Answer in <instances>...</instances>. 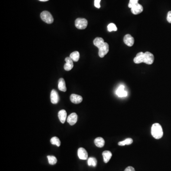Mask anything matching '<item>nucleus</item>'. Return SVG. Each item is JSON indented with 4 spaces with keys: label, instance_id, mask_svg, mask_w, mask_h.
Returning <instances> with one entry per match:
<instances>
[{
    "label": "nucleus",
    "instance_id": "obj_5",
    "mask_svg": "<svg viewBox=\"0 0 171 171\" xmlns=\"http://www.w3.org/2000/svg\"><path fill=\"white\" fill-rule=\"evenodd\" d=\"M98 55L100 58H103L105 55L107 54L109 51V45L108 43L105 42L104 44L99 48Z\"/></svg>",
    "mask_w": 171,
    "mask_h": 171
},
{
    "label": "nucleus",
    "instance_id": "obj_20",
    "mask_svg": "<svg viewBox=\"0 0 171 171\" xmlns=\"http://www.w3.org/2000/svg\"><path fill=\"white\" fill-rule=\"evenodd\" d=\"M79 53L78 51H74L71 53L70 55V57L73 61L77 62L78 61L79 59Z\"/></svg>",
    "mask_w": 171,
    "mask_h": 171
},
{
    "label": "nucleus",
    "instance_id": "obj_27",
    "mask_svg": "<svg viewBox=\"0 0 171 171\" xmlns=\"http://www.w3.org/2000/svg\"><path fill=\"white\" fill-rule=\"evenodd\" d=\"M101 0H95L94 5L97 8L99 9L100 8V2Z\"/></svg>",
    "mask_w": 171,
    "mask_h": 171
},
{
    "label": "nucleus",
    "instance_id": "obj_25",
    "mask_svg": "<svg viewBox=\"0 0 171 171\" xmlns=\"http://www.w3.org/2000/svg\"><path fill=\"white\" fill-rule=\"evenodd\" d=\"M107 30L108 32H111L112 31H116L118 30V28L114 23H111L109 24L107 26Z\"/></svg>",
    "mask_w": 171,
    "mask_h": 171
},
{
    "label": "nucleus",
    "instance_id": "obj_21",
    "mask_svg": "<svg viewBox=\"0 0 171 171\" xmlns=\"http://www.w3.org/2000/svg\"><path fill=\"white\" fill-rule=\"evenodd\" d=\"M133 139L130 138H128L124 140L123 141L119 142L118 143L119 146H124L125 145H129L133 143Z\"/></svg>",
    "mask_w": 171,
    "mask_h": 171
},
{
    "label": "nucleus",
    "instance_id": "obj_13",
    "mask_svg": "<svg viewBox=\"0 0 171 171\" xmlns=\"http://www.w3.org/2000/svg\"><path fill=\"white\" fill-rule=\"evenodd\" d=\"M70 99L73 103L78 104L82 101L83 98L81 95L73 94L70 95Z\"/></svg>",
    "mask_w": 171,
    "mask_h": 171
},
{
    "label": "nucleus",
    "instance_id": "obj_6",
    "mask_svg": "<svg viewBox=\"0 0 171 171\" xmlns=\"http://www.w3.org/2000/svg\"><path fill=\"white\" fill-rule=\"evenodd\" d=\"M59 97L56 90H53L50 93V101L53 104H56L59 101Z\"/></svg>",
    "mask_w": 171,
    "mask_h": 171
},
{
    "label": "nucleus",
    "instance_id": "obj_23",
    "mask_svg": "<svg viewBox=\"0 0 171 171\" xmlns=\"http://www.w3.org/2000/svg\"><path fill=\"white\" fill-rule=\"evenodd\" d=\"M87 164L89 166L95 167L97 164V160L94 157H90L88 161Z\"/></svg>",
    "mask_w": 171,
    "mask_h": 171
},
{
    "label": "nucleus",
    "instance_id": "obj_18",
    "mask_svg": "<svg viewBox=\"0 0 171 171\" xmlns=\"http://www.w3.org/2000/svg\"><path fill=\"white\" fill-rule=\"evenodd\" d=\"M104 43H105V41L103 38L100 37L95 38L93 41L94 45L98 49L100 48L104 44Z\"/></svg>",
    "mask_w": 171,
    "mask_h": 171
},
{
    "label": "nucleus",
    "instance_id": "obj_4",
    "mask_svg": "<svg viewBox=\"0 0 171 171\" xmlns=\"http://www.w3.org/2000/svg\"><path fill=\"white\" fill-rule=\"evenodd\" d=\"M155 59L154 55L152 53L147 51L144 53V62L148 65H151L153 63Z\"/></svg>",
    "mask_w": 171,
    "mask_h": 171
},
{
    "label": "nucleus",
    "instance_id": "obj_9",
    "mask_svg": "<svg viewBox=\"0 0 171 171\" xmlns=\"http://www.w3.org/2000/svg\"><path fill=\"white\" fill-rule=\"evenodd\" d=\"M78 155L79 158L81 160H87L88 157V154L85 148L80 147L78 150Z\"/></svg>",
    "mask_w": 171,
    "mask_h": 171
},
{
    "label": "nucleus",
    "instance_id": "obj_14",
    "mask_svg": "<svg viewBox=\"0 0 171 171\" xmlns=\"http://www.w3.org/2000/svg\"><path fill=\"white\" fill-rule=\"evenodd\" d=\"M134 62L135 64H140L144 62V53L143 52L138 53L134 58Z\"/></svg>",
    "mask_w": 171,
    "mask_h": 171
},
{
    "label": "nucleus",
    "instance_id": "obj_19",
    "mask_svg": "<svg viewBox=\"0 0 171 171\" xmlns=\"http://www.w3.org/2000/svg\"><path fill=\"white\" fill-rule=\"evenodd\" d=\"M104 161L105 163H108L112 157V154L110 151H105L102 153Z\"/></svg>",
    "mask_w": 171,
    "mask_h": 171
},
{
    "label": "nucleus",
    "instance_id": "obj_2",
    "mask_svg": "<svg viewBox=\"0 0 171 171\" xmlns=\"http://www.w3.org/2000/svg\"><path fill=\"white\" fill-rule=\"evenodd\" d=\"M41 19L43 21L48 24H51L54 21L53 17L48 11H43L41 14Z\"/></svg>",
    "mask_w": 171,
    "mask_h": 171
},
{
    "label": "nucleus",
    "instance_id": "obj_17",
    "mask_svg": "<svg viewBox=\"0 0 171 171\" xmlns=\"http://www.w3.org/2000/svg\"><path fill=\"white\" fill-rule=\"evenodd\" d=\"M94 143L95 146L99 148H102L105 145V140L102 137H97L95 139Z\"/></svg>",
    "mask_w": 171,
    "mask_h": 171
},
{
    "label": "nucleus",
    "instance_id": "obj_12",
    "mask_svg": "<svg viewBox=\"0 0 171 171\" xmlns=\"http://www.w3.org/2000/svg\"><path fill=\"white\" fill-rule=\"evenodd\" d=\"M65 61L66 63L64 65V70L66 71H70L73 68V61L70 57L66 58Z\"/></svg>",
    "mask_w": 171,
    "mask_h": 171
},
{
    "label": "nucleus",
    "instance_id": "obj_24",
    "mask_svg": "<svg viewBox=\"0 0 171 171\" xmlns=\"http://www.w3.org/2000/svg\"><path fill=\"white\" fill-rule=\"evenodd\" d=\"M48 158V161H49V164L51 165H54V164H56L57 162V159L56 157L53 155H48L47 156Z\"/></svg>",
    "mask_w": 171,
    "mask_h": 171
},
{
    "label": "nucleus",
    "instance_id": "obj_8",
    "mask_svg": "<svg viewBox=\"0 0 171 171\" xmlns=\"http://www.w3.org/2000/svg\"><path fill=\"white\" fill-rule=\"evenodd\" d=\"M131 9L132 13L135 15H137L141 13L144 10L143 7L138 3L135 5Z\"/></svg>",
    "mask_w": 171,
    "mask_h": 171
},
{
    "label": "nucleus",
    "instance_id": "obj_1",
    "mask_svg": "<svg viewBox=\"0 0 171 171\" xmlns=\"http://www.w3.org/2000/svg\"><path fill=\"white\" fill-rule=\"evenodd\" d=\"M151 134L152 136L156 139H159L163 137V129L159 124L155 123L152 125L151 128Z\"/></svg>",
    "mask_w": 171,
    "mask_h": 171
},
{
    "label": "nucleus",
    "instance_id": "obj_26",
    "mask_svg": "<svg viewBox=\"0 0 171 171\" xmlns=\"http://www.w3.org/2000/svg\"><path fill=\"white\" fill-rule=\"evenodd\" d=\"M138 1L139 0H130L129 4H128V7L130 8H131L132 7L134 6L135 5L138 3Z\"/></svg>",
    "mask_w": 171,
    "mask_h": 171
},
{
    "label": "nucleus",
    "instance_id": "obj_28",
    "mask_svg": "<svg viewBox=\"0 0 171 171\" xmlns=\"http://www.w3.org/2000/svg\"><path fill=\"white\" fill-rule=\"evenodd\" d=\"M167 20L168 22L171 23V11H169L167 13Z\"/></svg>",
    "mask_w": 171,
    "mask_h": 171
},
{
    "label": "nucleus",
    "instance_id": "obj_15",
    "mask_svg": "<svg viewBox=\"0 0 171 171\" xmlns=\"http://www.w3.org/2000/svg\"><path fill=\"white\" fill-rule=\"evenodd\" d=\"M67 114L65 110H62L59 111L58 113V117L62 123L64 124L66 120Z\"/></svg>",
    "mask_w": 171,
    "mask_h": 171
},
{
    "label": "nucleus",
    "instance_id": "obj_3",
    "mask_svg": "<svg viewBox=\"0 0 171 171\" xmlns=\"http://www.w3.org/2000/svg\"><path fill=\"white\" fill-rule=\"evenodd\" d=\"M75 24L77 29L79 30H84L87 27L88 22L86 19L79 18L76 19Z\"/></svg>",
    "mask_w": 171,
    "mask_h": 171
},
{
    "label": "nucleus",
    "instance_id": "obj_22",
    "mask_svg": "<svg viewBox=\"0 0 171 171\" xmlns=\"http://www.w3.org/2000/svg\"><path fill=\"white\" fill-rule=\"evenodd\" d=\"M50 143L54 145H56L57 147H60L61 146V141L58 137L54 136L50 139Z\"/></svg>",
    "mask_w": 171,
    "mask_h": 171
},
{
    "label": "nucleus",
    "instance_id": "obj_10",
    "mask_svg": "<svg viewBox=\"0 0 171 171\" xmlns=\"http://www.w3.org/2000/svg\"><path fill=\"white\" fill-rule=\"evenodd\" d=\"M116 94L119 97L123 98V97H127L128 94L127 92L125 90V86L124 85H120L118 87L116 91Z\"/></svg>",
    "mask_w": 171,
    "mask_h": 171
},
{
    "label": "nucleus",
    "instance_id": "obj_7",
    "mask_svg": "<svg viewBox=\"0 0 171 171\" xmlns=\"http://www.w3.org/2000/svg\"><path fill=\"white\" fill-rule=\"evenodd\" d=\"M124 42L127 46L132 47L134 45L135 40L131 35L127 34L125 35L124 37Z\"/></svg>",
    "mask_w": 171,
    "mask_h": 171
},
{
    "label": "nucleus",
    "instance_id": "obj_29",
    "mask_svg": "<svg viewBox=\"0 0 171 171\" xmlns=\"http://www.w3.org/2000/svg\"><path fill=\"white\" fill-rule=\"evenodd\" d=\"M124 171H135L134 168L132 167H128L126 168Z\"/></svg>",
    "mask_w": 171,
    "mask_h": 171
},
{
    "label": "nucleus",
    "instance_id": "obj_30",
    "mask_svg": "<svg viewBox=\"0 0 171 171\" xmlns=\"http://www.w3.org/2000/svg\"><path fill=\"white\" fill-rule=\"evenodd\" d=\"M39 1H48L49 0H39Z\"/></svg>",
    "mask_w": 171,
    "mask_h": 171
},
{
    "label": "nucleus",
    "instance_id": "obj_16",
    "mask_svg": "<svg viewBox=\"0 0 171 171\" xmlns=\"http://www.w3.org/2000/svg\"><path fill=\"white\" fill-rule=\"evenodd\" d=\"M58 88L59 90L63 92H66L67 90V87L66 86V83L65 80L63 78H59L58 82Z\"/></svg>",
    "mask_w": 171,
    "mask_h": 171
},
{
    "label": "nucleus",
    "instance_id": "obj_11",
    "mask_svg": "<svg viewBox=\"0 0 171 171\" xmlns=\"http://www.w3.org/2000/svg\"><path fill=\"white\" fill-rule=\"evenodd\" d=\"M78 115L76 113H71L67 118V122L71 126L74 125L78 120Z\"/></svg>",
    "mask_w": 171,
    "mask_h": 171
}]
</instances>
